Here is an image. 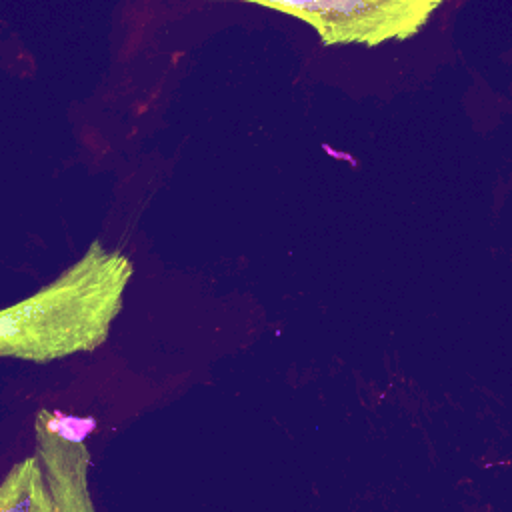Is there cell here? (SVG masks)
Instances as JSON below:
<instances>
[{
  "label": "cell",
  "instance_id": "6da1fadb",
  "mask_svg": "<svg viewBox=\"0 0 512 512\" xmlns=\"http://www.w3.org/2000/svg\"><path fill=\"white\" fill-rule=\"evenodd\" d=\"M132 274L122 248L92 240L48 284L0 308V358L48 364L98 350L124 308Z\"/></svg>",
  "mask_w": 512,
  "mask_h": 512
},
{
  "label": "cell",
  "instance_id": "3957f363",
  "mask_svg": "<svg viewBox=\"0 0 512 512\" xmlns=\"http://www.w3.org/2000/svg\"><path fill=\"white\" fill-rule=\"evenodd\" d=\"M312 26L324 46H380L416 36L442 0H240Z\"/></svg>",
  "mask_w": 512,
  "mask_h": 512
},
{
  "label": "cell",
  "instance_id": "7a4b0ae2",
  "mask_svg": "<svg viewBox=\"0 0 512 512\" xmlns=\"http://www.w3.org/2000/svg\"><path fill=\"white\" fill-rule=\"evenodd\" d=\"M92 454L66 434L56 412L34 416V448L0 478V512H98L90 488Z\"/></svg>",
  "mask_w": 512,
  "mask_h": 512
}]
</instances>
